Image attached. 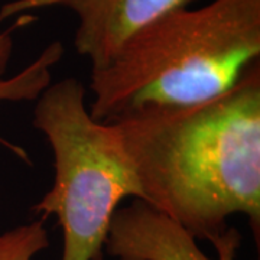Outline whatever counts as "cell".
<instances>
[{
    "label": "cell",
    "mask_w": 260,
    "mask_h": 260,
    "mask_svg": "<svg viewBox=\"0 0 260 260\" xmlns=\"http://www.w3.org/2000/svg\"><path fill=\"white\" fill-rule=\"evenodd\" d=\"M135 168L143 203L213 242L233 214L260 224V68L223 94L152 107L110 121Z\"/></svg>",
    "instance_id": "6da1fadb"
},
{
    "label": "cell",
    "mask_w": 260,
    "mask_h": 260,
    "mask_svg": "<svg viewBox=\"0 0 260 260\" xmlns=\"http://www.w3.org/2000/svg\"><path fill=\"white\" fill-rule=\"evenodd\" d=\"M260 55V0H214L174 10L127 39L91 71L94 120L110 123L152 107L214 99Z\"/></svg>",
    "instance_id": "7a4b0ae2"
},
{
    "label": "cell",
    "mask_w": 260,
    "mask_h": 260,
    "mask_svg": "<svg viewBox=\"0 0 260 260\" xmlns=\"http://www.w3.org/2000/svg\"><path fill=\"white\" fill-rule=\"evenodd\" d=\"M34 127L54 152V185L32 207L56 215L64 233L61 260H103L113 215L126 197L142 200L135 168L113 123L94 120L75 78L49 84L38 97Z\"/></svg>",
    "instance_id": "3957f363"
},
{
    "label": "cell",
    "mask_w": 260,
    "mask_h": 260,
    "mask_svg": "<svg viewBox=\"0 0 260 260\" xmlns=\"http://www.w3.org/2000/svg\"><path fill=\"white\" fill-rule=\"evenodd\" d=\"M194 2L197 0H18L2 9L0 19L29 8L68 6L78 18L75 49L97 70L107 64L140 29Z\"/></svg>",
    "instance_id": "277c9868"
},
{
    "label": "cell",
    "mask_w": 260,
    "mask_h": 260,
    "mask_svg": "<svg viewBox=\"0 0 260 260\" xmlns=\"http://www.w3.org/2000/svg\"><path fill=\"white\" fill-rule=\"evenodd\" d=\"M240 242V233L229 225L211 242L215 260H236ZM104 249L119 260H213L191 233L140 200L114 213Z\"/></svg>",
    "instance_id": "5b68a950"
},
{
    "label": "cell",
    "mask_w": 260,
    "mask_h": 260,
    "mask_svg": "<svg viewBox=\"0 0 260 260\" xmlns=\"http://www.w3.org/2000/svg\"><path fill=\"white\" fill-rule=\"evenodd\" d=\"M64 47L61 42L48 45L35 61L10 78H0V102H32L51 84L52 67L61 61ZM0 143L23 162H29L26 150L0 136Z\"/></svg>",
    "instance_id": "8992f818"
},
{
    "label": "cell",
    "mask_w": 260,
    "mask_h": 260,
    "mask_svg": "<svg viewBox=\"0 0 260 260\" xmlns=\"http://www.w3.org/2000/svg\"><path fill=\"white\" fill-rule=\"evenodd\" d=\"M44 218L0 234V260H32L49 246Z\"/></svg>",
    "instance_id": "52a82bcc"
},
{
    "label": "cell",
    "mask_w": 260,
    "mask_h": 260,
    "mask_svg": "<svg viewBox=\"0 0 260 260\" xmlns=\"http://www.w3.org/2000/svg\"><path fill=\"white\" fill-rule=\"evenodd\" d=\"M28 19L30 18L19 20L15 26L6 29L3 32H0V78L6 73V68H8L10 58H12V51H13V30L18 28V26H20V25H25Z\"/></svg>",
    "instance_id": "ba28073f"
}]
</instances>
